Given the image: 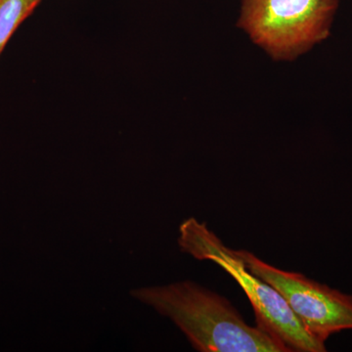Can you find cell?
Listing matches in <instances>:
<instances>
[{
  "label": "cell",
  "instance_id": "cell-3",
  "mask_svg": "<svg viewBox=\"0 0 352 352\" xmlns=\"http://www.w3.org/2000/svg\"><path fill=\"white\" fill-rule=\"evenodd\" d=\"M339 0H242L238 25L275 60H293L328 38Z\"/></svg>",
  "mask_w": 352,
  "mask_h": 352
},
{
  "label": "cell",
  "instance_id": "cell-2",
  "mask_svg": "<svg viewBox=\"0 0 352 352\" xmlns=\"http://www.w3.org/2000/svg\"><path fill=\"white\" fill-rule=\"evenodd\" d=\"M180 250L198 261L217 264L240 285L256 314V325L286 352H324L325 344L314 339L293 314L283 296L274 287L254 275L238 251L222 243L205 222L195 217L179 226Z\"/></svg>",
  "mask_w": 352,
  "mask_h": 352
},
{
  "label": "cell",
  "instance_id": "cell-1",
  "mask_svg": "<svg viewBox=\"0 0 352 352\" xmlns=\"http://www.w3.org/2000/svg\"><path fill=\"white\" fill-rule=\"evenodd\" d=\"M132 298L170 319L201 352H286L258 325L245 323L224 296L193 281L142 287Z\"/></svg>",
  "mask_w": 352,
  "mask_h": 352
},
{
  "label": "cell",
  "instance_id": "cell-5",
  "mask_svg": "<svg viewBox=\"0 0 352 352\" xmlns=\"http://www.w3.org/2000/svg\"><path fill=\"white\" fill-rule=\"evenodd\" d=\"M43 0H0V54L18 27Z\"/></svg>",
  "mask_w": 352,
  "mask_h": 352
},
{
  "label": "cell",
  "instance_id": "cell-4",
  "mask_svg": "<svg viewBox=\"0 0 352 352\" xmlns=\"http://www.w3.org/2000/svg\"><path fill=\"white\" fill-rule=\"evenodd\" d=\"M238 254L254 275L283 296L293 314L314 339L325 344L333 333L352 330V295L300 273L279 270L251 252L240 250Z\"/></svg>",
  "mask_w": 352,
  "mask_h": 352
}]
</instances>
